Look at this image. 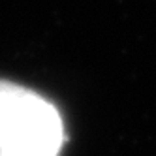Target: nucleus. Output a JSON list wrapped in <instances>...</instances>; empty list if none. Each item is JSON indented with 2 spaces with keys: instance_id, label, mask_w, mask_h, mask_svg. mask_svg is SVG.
<instances>
[{
  "instance_id": "f257e3e1",
  "label": "nucleus",
  "mask_w": 156,
  "mask_h": 156,
  "mask_svg": "<svg viewBox=\"0 0 156 156\" xmlns=\"http://www.w3.org/2000/svg\"><path fill=\"white\" fill-rule=\"evenodd\" d=\"M64 128L47 100L19 87L0 124V156H58Z\"/></svg>"
}]
</instances>
